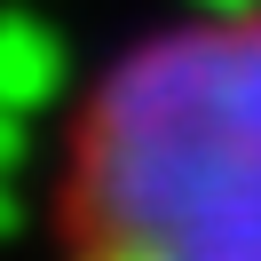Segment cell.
<instances>
[{
	"label": "cell",
	"instance_id": "1",
	"mask_svg": "<svg viewBox=\"0 0 261 261\" xmlns=\"http://www.w3.org/2000/svg\"><path fill=\"white\" fill-rule=\"evenodd\" d=\"M48 229L56 261H261V8L103 64L56 150Z\"/></svg>",
	"mask_w": 261,
	"mask_h": 261
}]
</instances>
